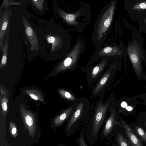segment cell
<instances>
[{
    "mask_svg": "<svg viewBox=\"0 0 146 146\" xmlns=\"http://www.w3.org/2000/svg\"><path fill=\"white\" fill-rule=\"evenodd\" d=\"M144 21L145 23H146V18H145L144 19Z\"/></svg>",
    "mask_w": 146,
    "mask_h": 146,
    "instance_id": "obj_31",
    "label": "cell"
},
{
    "mask_svg": "<svg viewBox=\"0 0 146 146\" xmlns=\"http://www.w3.org/2000/svg\"><path fill=\"white\" fill-rule=\"evenodd\" d=\"M59 146H67L63 144H60L59 145Z\"/></svg>",
    "mask_w": 146,
    "mask_h": 146,
    "instance_id": "obj_30",
    "label": "cell"
},
{
    "mask_svg": "<svg viewBox=\"0 0 146 146\" xmlns=\"http://www.w3.org/2000/svg\"><path fill=\"white\" fill-rule=\"evenodd\" d=\"M10 132L13 137L15 138L17 135V131L16 125L12 122L10 121L9 123Z\"/></svg>",
    "mask_w": 146,
    "mask_h": 146,
    "instance_id": "obj_24",
    "label": "cell"
},
{
    "mask_svg": "<svg viewBox=\"0 0 146 146\" xmlns=\"http://www.w3.org/2000/svg\"><path fill=\"white\" fill-rule=\"evenodd\" d=\"M127 52L132 64L134 72L138 80H145L146 76L144 74L142 64L143 59L140 53L139 48L134 44H130L127 48Z\"/></svg>",
    "mask_w": 146,
    "mask_h": 146,
    "instance_id": "obj_10",
    "label": "cell"
},
{
    "mask_svg": "<svg viewBox=\"0 0 146 146\" xmlns=\"http://www.w3.org/2000/svg\"><path fill=\"white\" fill-rule=\"evenodd\" d=\"M58 91L60 94L66 99L71 101H74L76 100L74 96L66 90L60 89L58 90Z\"/></svg>",
    "mask_w": 146,
    "mask_h": 146,
    "instance_id": "obj_20",
    "label": "cell"
},
{
    "mask_svg": "<svg viewBox=\"0 0 146 146\" xmlns=\"http://www.w3.org/2000/svg\"><path fill=\"white\" fill-rule=\"evenodd\" d=\"M114 93L113 92L104 103L103 101L104 93H103L96 102L93 114L85 129L86 137L90 144H95L98 139L101 129L106 119L107 112L113 98Z\"/></svg>",
    "mask_w": 146,
    "mask_h": 146,
    "instance_id": "obj_3",
    "label": "cell"
},
{
    "mask_svg": "<svg viewBox=\"0 0 146 146\" xmlns=\"http://www.w3.org/2000/svg\"><path fill=\"white\" fill-rule=\"evenodd\" d=\"M58 13L70 29L82 33L90 23L91 14L89 5L84 2L71 4V7L66 11L59 8Z\"/></svg>",
    "mask_w": 146,
    "mask_h": 146,
    "instance_id": "obj_2",
    "label": "cell"
},
{
    "mask_svg": "<svg viewBox=\"0 0 146 146\" xmlns=\"http://www.w3.org/2000/svg\"><path fill=\"white\" fill-rule=\"evenodd\" d=\"M115 135H115V141L119 146H130L128 140L121 133H118Z\"/></svg>",
    "mask_w": 146,
    "mask_h": 146,
    "instance_id": "obj_18",
    "label": "cell"
},
{
    "mask_svg": "<svg viewBox=\"0 0 146 146\" xmlns=\"http://www.w3.org/2000/svg\"><path fill=\"white\" fill-rule=\"evenodd\" d=\"M20 112L24 124L27 129L29 135L33 138L36 131V120L34 114L31 111L27 110L22 104L20 105Z\"/></svg>",
    "mask_w": 146,
    "mask_h": 146,
    "instance_id": "obj_11",
    "label": "cell"
},
{
    "mask_svg": "<svg viewBox=\"0 0 146 146\" xmlns=\"http://www.w3.org/2000/svg\"><path fill=\"white\" fill-rule=\"evenodd\" d=\"M74 107V104L65 110L57 116L54 120V123L56 126L61 125L70 116Z\"/></svg>",
    "mask_w": 146,
    "mask_h": 146,
    "instance_id": "obj_14",
    "label": "cell"
},
{
    "mask_svg": "<svg viewBox=\"0 0 146 146\" xmlns=\"http://www.w3.org/2000/svg\"><path fill=\"white\" fill-rule=\"evenodd\" d=\"M9 29L8 26L5 33V43L2 49V56L0 64V69L7 65V60L8 49L9 48L8 40L9 37Z\"/></svg>",
    "mask_w": 146,
    "mask_h": 146,
    "instance_id": "obj_15",
    "label": "cell"
},
{
    "mask_svg": "<svg viewBox=\"0 0 146 146\" xmlns=\"http://www.w3.org/2000/svg\"><path fill=\"white\" fill-rule=\"evenodd\" d=\"M123 52L122 49L114 43L112 42L104 44L100 48L96 49L84 67L89 66L101 59H116L121 56Z\"/></svg>",
    "mask_w": 146,
    "mask_h": 146,
    "instance_id": "obj_7",
    "label": "cell"
},
{
    "mask_svg": "<svg viewBox=\"0 0 146 146\" xmlns=\"http://www.w3.org/2000/svg\"><path fill=\"white\" fill-rule=\"evenodd\" d=\"M132 9L135 10H141L146 9V1L139 2L135 4Z\"/></svg>",
    "mask_w": 146,
    "mask_h": 146,
    "instance_id": "obj_23",
    "label": "cell"
},
{
    "mask_svg": "<svg viewBox=\"0 0 146 146\" xmlns=\"http://www.w3.org/2000/svg\"><path fill=\"white\" fill-rule=\"evenodd\" d=\"M11 11H9V6L5 7L4 11L0 13V51L4 46V37L8 27L11 15Z\"/></svg>",
    "mask_w": 146,
    "mask_h": 146,
    "instance_id": "obj_12",
    "label": "cell"
},
{
    "mask_svg": "<svg viewBox=\"0 0 146 146\" xmlns=\"http://www.w3.org/2000/svg\"><path fill=\"white\" fill-rule=\"evenodd\" d=\"M108 112L109 116L103 126L101 139L110 141L115 132V127L118 124L120 125L118 121L116 101L113 98L110 105Z\"/></svg>",
    "mask_w": 146,
    "mask_h": 146,
    "instance_id": "obj_8",
    "label": "cell"
},
{
    "mask_svg": "<svg viewBox=\"0 0 146 146\" xmlns=\"http://www.w3.org/2000/svg\"><path fill=\"white\" fill-rule=\"evenodd\" d=\"M33 4L40 10L43 9L44 0H31Z\"/></svg>",
    "mask_w": 146,
    "mask_h": 146,
    "instance_id": "obj_25",
    "label": "cell"
},
{
    "mask_svg": "<svg viewBox=\"0 0 146 146\" xmlns=\"http://www.w3.org/2000/svg\"><path fill=\"white\" fill-rule=\"evenodd\" d=\"M86 47L85 41L82 38H78L71 46L69 52L57 65L55 72L59 73L68 70H75L78 67L79 61Z\"/></svg>",
    "mask_w": 146,
    "mask_h": 146,
    "instance_id": "obj_5",
    "label": "cell"
},
{
    "mask_svg": "<svg viewBox=\"0 0 146 146\" xmlns=\"http://www.w3.org/2000/svg\"><path fill=\"white\" fill-rule=\"evenodd\" d=\"M119 64L112 62L92 88L91 98L100 95L109 87L113 81L117 70L120 69Z\"/></svg>",
    "mask_w": 146,
    "mask_h": 146,
    "instance_id": "obj_6",
    "label": "cell"
},
{
    "mask_svg": "<svg viewBox=\"0 0 146 146\" xmlns=\"http://www.w3.org/2000/svg\"><path fill=\"white\" fill-rule=\"evenodd\" d=\"M0 92H1V95H3L4 96L7 98V95L6 92L5 91V90L2 88L1 87L0 88Z\"/></svg>",
    "mask_w": 146,
    "mask_h": 146,
    "instance_id": "obj_29",
    "label": "cell"
},
{
    "mask_svg": "<svg viewBox=\"0 0 146 146\" xmlns=\"http://www.w3.org/2000/svg\"><path fill=\"white\" fill-rule=\"evenodd\" d=\"M90 106L88 100L80 98L74 104L72 111L66 125L65 131L68 137H71L82 125L85 123L90 115Z\"/></svg>",
    "mask_w": 146,
    "mask_h": 146,
    "instance_id": "obj_4",
    "label": "cell"
},
{
    "mask_svg": "<svg viewBox=\"0 0 146 146\" xmlns=\"http://www.w3.org/2000/svg\"><path fill=\"white\" fill-rule=\"evenodd\" d=\"M135 129L142 139L146 143V132L140 127L136 126Z\"/></svg>",
    "mask_w": 146,
    "mask_h": 146,
    "instance_id": "obj_22",
    "label": "cell"
},
{
    "mask_svg": "<svg viewBox=\"0 0 146 146\" xmlns=\"http://www.w3.org/2000/svg\"><path fill=\"white\" fill-rule=\"evenodd\" d=\"M20 2H15L13 1L11 2H9V0H4L1 7L0 9L3 7H6L11 5H19L20 4Z\"/></svg>",
    "mask_w": 146,
    "mask_h": 146,
    "instance_id": "obj_26",
    "label": "cell"
},
{
    "mask_svg": "<svg viewBox=\"0 0 146 146\" xmlns=\"http://www.w3.org/2000/svg\"><path fill=\"white\" fill-rule=\"evenodd\" d=\"M24 92L33 99L35 100H39L43 103H45L42 93L38 90L35 89H28L24 90Z\"/></svg>",
    "mask_w": 146,
    "mask_h": 146,
    "instance_id": "obj_16",
    "label": "cell"
},
{
    "mask_svg": "<svg viewBox=\"0 0 146 146\" xmlns=\"http://www.w3.org/2000/svg\"><path fill=\"white\" fill-rule=\"evenodd\" d=\"M126 135L132 146H143L140 140L135 134L125 130Z\"/></svg>",
    "mask_w": 146,
    "mask_h": 146,
    "instance_id": "obj_17",
    "label": "cell"
},
{
    "mask_svg": "<svg viewBox=\"0 0 146 146\" xmlns=\"http://www.w3.org/2000/svg\"><path fill=\"white\" fill-rule=\"evenodd\" d=\"M144 124V125H145V126L146 127V121H145Z\"/></svg>",
    "mask_w": 146,
    "mask_h": 146,
    "instance_id": "obj_32",
    "label": "cell"
},
{
    "mask_svg": "<svg viewBox=\"0 0 146 146\" xmlns=\"http://www.w3.org/2000/svg\"><path fill=\"white\" fill-rule=\"evenodd\" d=\"M25 27V33L32 50L37 51L39 49V43L36 32L25 18L22 17Z\"/></svg>",
    "mask_w": 146,
    "mask_h": 146,
    "instance_id": "obj_13",
    "label": "cell"
},
{
    "mask_svg": "<svg viewBox=\"0 0 146 146\" xmlns=\"http://www.w3.org/2000/svg\"><path fill=\"white\" fill-rule=\"evenodd\" d=\"M122 123L125 130H127L131 132V128L127 125L126 123L123 120L121 119Z\"/></svg>",
    "mask_w": 146,
    "mask_h": 146,
    "instance_id": "obj_28",
    "label": "cell"
},
{
    "mask_svg": "<svg viewBox=\"0 0 146 146\" xmlns=\"http://www.w3.org/2000/svg\"><path fill=\"white\" fill-rule=\"evenodd\" d=\"M0 96L1 111L2 113L4 115H5L7 111L8 100L7 98L4 96H3L2 98L1 96Z\"/></svg>",
    "mask_w": 146,
    "mask_h": 146,
    "instance_id": "obj_21",
    "label": "cell"
},
{
    "mask_svg": "<svg viewBox=\"0 0 146 146\" xmlns=\"http://www.w3.org/2000/svg\"><path fill=\"white\" fill-rule=\"evenodd\" d=\"M110 60L102 59L97 64L83 67L81 71L85 73L88 85L90 86L96 83L105 71Z\"/></svg>",
    "mask_w": 146,
    "mask_h": 146,
    "instance_id": "obj_9",
    "label": "cell"
},
{
    "mask_svg": "<svg viewBox=\"0 0 146 146\" xmlns=\"http://www.w3.org/2000/svg\"><path fill=\"white\" fill-rule=\"evenodd\" d=\"M85 125H84L83 127L80 134L76 139V143L78 146H88L84 137L85 129Z\"/></svg>",
    "mask_w": 146,
    "mask_h": 146,
    "instance_id": "obj_19",
    "label": "cell"
},
{
    "mask_svg": "<svg viewBox=\"0 0 146 146\" xmlns=\"http://www.w3.org/2000/svg\"><path fill=\"white\" fill-rule=\"evenodd\" d=\"M135 96L137 98L141 99L143 101L144 104L146 105V93L139 95Z\"/></svg>",
    "mask_w": 146,
    "mask_h": 146,
    "instance_id": "obj_27",
    "label": "cell"
},
{
    "mask_svg": "<svg viewBox=\"0 0 146 146\" xmlns=\"http://www.w3.org/2000/svg\"><path fill=\"white\" fill-rule=\"evenodd\" d=\"M116 4V0L110 1L101 9L98 15L91 36L92 43L96 49L104 44L110 32Z\"/></svg>",
    "mask_w": 146,
    "mask_h": 146,
    "instance_id": "obj_1",
    "label": "cell"
}]
</instances>
